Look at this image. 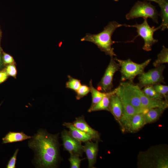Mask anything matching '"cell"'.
Here are the masks:
<instances>
[{"label":"cell","instance_id":"obj_1","mask_svg":"<svg viewBox=\"0 0 168 168\" xmlns=\"http://www.w3.org/2000/svg\"><path fill=\"white\" fill-rule=\"evenodd\" d=\"M58 134L40 129L29 141V147L35 153L34 161L37 167H57L61 160Z\"/></svg>","mask_w":168,"mask_h":168},{"label":"cell","instance_id":"obj_2","mask_svg":"<svg viewBox=\"0 0 168 168\" xmlns=\"http://www.w3.org/2000/svg\"><path fill=\"white\" fill-rule=\"evenodd\" d=\"M125 24H120L115 21H112L104 27L103 30L96 34L87 33L81 39L82 41L91 42L96 44L101 51L111 57L116 56L112 45L117 41L112 40V36L115 30L118 28L125 26Z\"/></svg>","mask_w":168,"mask_h":168},{"label":"cell","instance_id":"obj_3","mask_svg":"<svg viewBox=\"0 0 168 168\" xmlns=\"http://www.w3.org/2000/svg\"><path fill=\"white\" fill-rule=\"evenodd\" d=\"M165 147L157 146L139 155L140 167L146 168H167L168 154Z\"/></svg>","mask_w":168,"mask_h":168},{"label":"cell","instance_id":"obj_4","mask_svg":"<svg viewBox=\"0 0 168 168\" xmlns=\"http://www.w3.org/2000/svg\"><path fill=\"white\" fill-rule=\"evenodd\" d=\"M118 62L120 66V71L122 82L128 80L133 82L134 78L138 75L144 72L146 67L150 63L151 59H149L143 63L138 64L134 62L130 59L123 60L117 58H114Z\"/></svg>","mask_w":168,"mask_h":168},{"label":"cell","instance_id":"obj_5","mask_svg":"<svg viewBox=\"0 0 168 168\" xmlns=\"http://www.w3.org/2000/svg\"><path fill=\"white\" fill-rule=\"evenodd\" d=\"M159 14L156 7L150 2L146 1L137 2L129 12L126 15V19L129 20L142 17L147 19L150 18L154 22L158 24Z\"/></svg>","mask_w":168,"mask_h":168},{"label":"cell","instance_id":"obj_6","mask_svg":"<svg viewBox=\"0 0 168 168\" xmlns=\"http://www.w3.org/2000/svg\"><path fill=\"white\" fill-rule=\"evenodd\" d=\"M144 21L141 24L137 23L134 25H128L125 24V26L134 27L137 29L138 35L131 42L133 41L138 36H140L144 41V44L142 49L147 51L151 50L152 45L158 42L157 40L154 38L153 35L154 32L161 29L160 25L157 27L154 26L151 27L148 24L147 19H144Z\"/></svg>","mask_w":168,"mask_h":168},{"label":"cell","instance_id":"obj_7","mask_svg":"<svg viewBox=\"0 0 168 168\" xmlns=\"http://www.w3.org/2000/svg\"><path fill=\"white\" fill-rule=\"evenodd\" d=\"M130 82H122L116 88L115 94L122 96L130 103L139 113L145 114L148 110L142 106L140 99L137 94L134 84Z\"/></svg>","mask_w":168,"mask_h":168},{"label":"cell","instance_id":"obj_8","mask_svg":"<svg viewBox=\"0 0 168 168\" xmlns=\"http://www.w3.org/2000/svg\"><path fill=\"white\" fill-rule=\"evenodd\" d=\"M165 68V65L162 64L139 75V82L137 85L141 89L147 86H153L161 83H165L163 75Z\"/></svg>","mask_w":168,"mask_h":168},{"label":"cell","instance_id":"obj_9","mask_svg":"<svg viewBox=\"0 0 168 168\" xmlns=\"http://www.w3.org/2000/svg\"><path fill=\"white\" fill-rule=\"evenodd\" d=\"M120 68L119 64L116 62L113 57H111L104 74L98 85V90L104 92L111 91L113 87L114 76L115 72L120 69Z\"/></svg>","mask_w":168,"mask_h":168},{"label":"cell","instance_id":"obj_10","mask_svg":"<svg viewBox=\"0 0 168 168\" xmlns=\"http://www.w3.org/2000/svg\"><path fill=\"white\" fill-rule=\"evenodd\" d=\"M61 137L64 149L70 154H76L82 156L84 152L83 146L82 142L76 139L69 133L68 131L64 129L61 132Z\"/></svg>","mask_w":168,"mask_h":168},{"label":"cell","instance_id":"obj_11","mask_svg":"<svg viewBox=\"0 0 168 168\" xmlns=\"http://www.w3.org/2000/svg\"><path fill=\"white\" fill-rule=\"evenodd\" d=\"M134 87L143 107L145 109L149 110L157 108H161L166 109L168 107L167 101L149 98L144 94L142 90L137 84H134Z\"/></svg>","mask_w":168,"mask_h":168},{"label":"cell","instance_id":"obj_12","mask_svg":"<svg viewBox=\"0 0 168 168\" xmlns=\"http://www.w3.org/2000/svg\"><path fill=\"white\" fill-rule=\"evenodd\" d=\"M118 96L121 100L123 108V113L119 120V122L123 127L127 129L132 117L135 114L139 113L130 103L124 98L121 96Z\"/></svg>","mask_w":168,"mask_h":168},{"label":"cell","instance_id":"obj_13","mask_svg":"<svg viewBox=\"0 0 168 168\" xmlns=\"http://www.w3.org/2000/svg\"><path fill=\"white\" fill-rule=\"evenodd\" d=\"M98 142H94L92 140L89 141L85 142L83 146V151L86 154L89 168H94V166L96 162L99 150Z\"/></svg>","mask_w":168,"mask_h":168},{"label":"cell","instance_id":"obj_14","mask_svg":"<svg viewBox=\"0 0 168 168\" xmlns=\"http://www.w3.org/2000/svg\"><path fill=\"white\" fill-rule=\"evenodd\" d=\"M72 124L77 128L91 136L94 141H101L99 133L90 126L86 121L83 115L76 118Z\"/></svg>","mask_w":168,"mask_h":168},{"label":"cell","instance_id":"obj_15","mask_svg":"<svg viewBox=\"0 0 168 168\" xmlns=\"http://www.w3.org/2000/svg\"><path fill=\"white\" fill-rule=\"evenodd\" d=\"M109 111L117 120L119 121L123 113V108L120 99L115 93L111 96Z\"/></svg>","mask_w":168,"mask_h":168},{"label":"cell","instance_id":"obj_16","mask_svg":"<svg viewBox=\"0 0 168 168\" xmlns=\"http://www.w3.org/2000/svg\"><path fill=\"white\" fill-rule=\"evenodd\" d=\"M63 125L69 129L68 132L71 136L82 142H85L87 141L94 140L91 136L76 128L72 123L65 122Z\"/></svg>","mask_w":168,"mask_h":168},{"label":"cell","instance_id":"obj_17","mask_svg":"<svg viewBox=\"0 0 168 168\" xmlns=\"http://www.w3.org/2000/svg\"><path fill=\"white\" fill-rule=\"evenodd\" d=\"M116 88L110 91L109 93L104 97L100 101L91 108H90L88 110L89 112L94 111L106 110L109 111V105L111 95L115 93Z\"/></svg>","mask_w":168,"mask_h":168},{"label":"cell","instance_id":"obj_18","mask_svg":"<svg viewBox=\"0 0 168 168\" xmlns=\"http://www.w3.org/2000/svg\"><path fill=\"white\" fill-rule=\"evenodd\" d=\"M31 137L23 132H9L2 138V143L5 144L21 142L30 139Z\"/></svg>","mask_w":168,"mask_h":168},{"label":"cell","instance_id":"obj_19","mask_svg":"<svg viewBox=\"0 0 168 168\" xmlns=\"http://www.w3.org/2000/svg\"><path fill=\"white\" fill-rule=\"evenodd\" d=\"M145 124L144 114H137L132 117L127 130L132 132L137 131Z\"/></svg>","mask_w":168,"mask_h":168},{"label":"cell","instance_id":"obj_20","mask_svg":"<svg viewBox=\"0 0 168 168\" xmlns=\"http://www.w3.org/2000/svg\"><path fill=\"white\" fill-rule=\"evenodd\" d=\"M165 109L161 108H157L149 109L144 114L146 124L152 123L159 119Z\"/></svg>","mask_w":168,"mask_h":168},{"label":"cell","instance_id":"obj_21","mask_svg":"<svg viewBox=\"0 0 168 168\" xmlns=\"http://www.w3.org/2000/svg\"><path fill=\"white\" fill-rule=\"evenodd\" d=\"M161 8L160 15L162 19V22L160 25L161 30L164 31L168 28V0L165 1L159 5Z\"/></svg>","mask_w":168,"mask_h":168},{"label":"cell","instance_id":"obj_22","mask_svg":"<svg viewBox=\"0 0 168 168\" xmlns=\"http://www.w3.org/2000/svg\"><path fill=\"white\" fill-rule=\"evenodd\" d=\"M90 92L92 96V103L90 108H91L100 101L104 97L107 95L108 92H101L94 87L92 85V81L91 80L89 82Z\"/></svg>","mask_w":168,"mask_h":168},{"label":"cell","instance_id":"obj_23","mask_svg":"<svg viewBox=\"0 0 168 168\" xmlns=\"http://www.w3.org/2000/svg\"><path fill=\"white\" fill-rule=\"evenodd\" d=\"M157 59L154 62L153 65L156 67L165 63H168V49L163 45L160 53L158 54Z\"/></svg>","mask_w":168,"mask_h":168},{"label":"cell","instance_id":"obj_24","mask_svg":"<svg viewBox=\"0 0 168 168\" xmlns=\"http://www.w3.org/2000/svg\"><path fill=\"white\" fill-rule=\"evenodd\" d=\"M142 91L145 96L151 98L161 100L163 98L162 95L156 91L153 86H146Z\"/></svg>","mask_w":168,"mask_h":168},{"label":"cell","instance_id":"obj_25","mask_svg":"<svg viewBox=\"0 0 168 168\" xmlns=\"http://www.w3.org/2000/svg\"><path fill=\"white\" fill-rule=\"evenodd\" d=\"M68 80L66 83V87L76 91L81 85V81L77 79L73 78L70 75H68Z\"/></svg>","mask_w":168,"mask_h":168},{"label":"cell","instance_id":"obj_26","mask_svg":"<svg viewBox=\"0 0 168 168\" xmlns=\"http://www.w3.org/2000/svg\"><path fill=\"white\" fill-rule=\"evenodd\" d=\"M80 156L76 154H70L68 161L70 163V168H79L81 161L85 158L81 159Z\"/></svg>","mask_w":168,"mask_h":168},{"label":"cell","instance_id":"obj_27","mask_svg":"<svg viewBox=\"0 0 168 168\" xmlns=\"http://www.w3.org/2000/svg\"><path fill=\"white\" fill-rule=\"evenodd\" d=\"M156 91L162 95L165 98L166 101H167L168 86L163 85L161 83L156 84L153 86Z\"/></svg>","mask_w":168,"mask_h":168},{"label":"cell","instance_id":"obj_28","mask_svg":"<svg viewBox=\"0 0 168 168\" xmlns=\"http://www.w3.org/2000/svg\"><path fill=\"white\" fill-rule=\"evenodd\" d=\"M75 92L76 93V99L79 100L86 96L90 92V87L86 85H81L79 88Z\"/></svg>","mask_w":168,"mask_h":168},{"label":"cell","instance_id":"obj_29","mask_svg":"<svg viewBox=\"0 0 168 168\" xmlns=\"http://www.w3.org/2000/svg\"><path fill=\"white\" fill-rule=\"evenodd\" d=\"M5 70L8 76L16 77L17 72L16 66L14 64H8Z\"/></svg>","mask_w":168,"mask_h":168},{"label":"cell","instance_id":"obj_30","mask_svg":"<svg viewBox=\"0 0 168 168\" xmlns=\"http://www.w3.org/2000/svg\"><path fill=\"white\" fill-rule=\"evenodd\" d=\"M19 150L16 149L15 152L13 155L11 157L8 161L7 166V168H15L16 167V163L17 156Z\"/></svg>","mask_w":168,"mask_h":168},{"label":"cell","instance_id":"obj_31","mask_svg":"<svg viewBox=\"0 0 168 168\" xmlns=\"http://www.w3.org/2000/svg\"><path fill=\"white\" fill-rule=\"evenodd\" d=\"M2 59L3 63L5 64H14L15 62L12 57L5 53H3Z\"/></svg>","mask_w":168,"mask_h":168},{"label":"cell","instance_id":"obj_32","mask_svg":"<svg viewBox=\"0 0 168 168\" xmlns=\"http://www.w3.org/2000/svg\"><path fill=\"white\" fill-rule=\"evenodd\" d=\"M8 75L5 69L0 72V84L5 81L8 77Z\"/></svg>","mask_w":168,"mask_h":168},{"label":"cell","instance_id":"obj_33","mask_svg":"<svg viewBox=\"0 0 168 168\" xmlns=\"http://www.w3.org/2000/svg\"><path fill=\"white\" fill-rule=\"evenodd\" d=\"M155 2L157 3L159 5L162 3L165 0H147Z\"/></svg>","mask_w":168,"mask_h":168},{"label":"cell","instance_id":"obj_34","mask_svg":"<svg viewBox=\"0 0 168 168\" xmlns=\"http://www.w3.org/2000/svg\"><path fill=\"white\" fill-rule=\"evenodd\" d=\"M3 63L2 57L1 56V54H0V69L2 67Z\"/></svg>","mask_w":168,"mask_h":168},{"label":"cell","instance_id":"obj_35","mask_svg":"<svg viewBox=\"0 0 168 168\" xmlns=\"http://www.w3.org/2000/svg\"><path fill=\"white\" fill-rule=\"evenodd\" d=\"M1 48L0 47V54H1Z\"/></svg>","mask_w":168,"mask_h":168},{"label":"cell","instance_id":"obj_36","mask_svg":"<svg viewBox=\"0 0 168 168\" xmlns=\"http://www.w3.org/2000/svg\"><path fill=\"white\" fill-rule=\"evenodd\" d=\"M114 0L115 1H119V0Z\"/></svg>","mask_w":168,"mask_h":168},{"label":"cell","instance_id":"obj_37","mask_svg":"<svg viewBox=\"0 0 168 168\" xmlns=\"http://www.w3.org/2000/svg\"><path fill=\"white\" fill-rule=\"evenodd\" d=\"M1 105V104H0V106Z\"/></svg>","mask_w":168,"mask_h":168}]
</instances>
